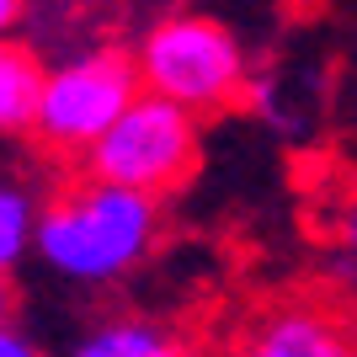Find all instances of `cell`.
<instances>
[{"label": "cell", "mask_w": 357, "mask_h": 357, "mask_svg": "<svg viewBox=\"0 0 357 357\" xmlns=\"http://www.w3.org/2000/svg\"><path fill=\"white\" fill-rule=\"evenodd\" d=\"M22 16H27V0H0V43H6V38H16Z\"/></svg>", "instance_id": "11"}, {"label": "cell", "mask_w": 357, "mask_h": 357, "mask_svg": "<svg viewBox=\"0 0 357 357\" xmlns=\"http://www.w3.org/2000/svg\"><path fill=\"white\" fill-rule=\"evenodd\" d=\"M197 149H203L197 112L165 102L155 91H139L134 102L112 118V128L86 149V171L102 181H118V187L160 197L192 176Z\"/></svg>", "instance_id": "3"}, {"label": "cell", "mask_w": 357, "mask_h": 357, "mask_svg": "<svg viewBox=\"0 0 357 357\" xmlns=\"http://www.w3.org/2000/svg\"><path fill=\"white\" fill-rule=\"evenodd\" d=\"M139 91H144V80H139L134 54H123V48L75 54L70 64L48 70L32 134L43 139V144L64 149V155H86Z\"/></svg>", "instance_id": "4"}, {"label": "cell", "mask_w": 357, "mask_h": 357, "mask_svg": "<svg viewBox=\"0 0 357 357\" xmlns=\"http://www.w3.org/2000/svg\"><path fill=\"white\" fill-rule=\"evenodd\" d=\"M16 314V288H11V278L0 272V320H11Z\"/></svg>", "instance_id": "12"}, {"label": "cell", "mask_w": 357, "mask_h": 357, "mask_svg": "<svg viewBox=\"0 0 357 357\" xmlns=\"http://www.w3.org/2000/svg\"><path fill=\"white\" fill-rule=\"evenodd\" d=\"M240 357H357V347L336 320H326V314L283 310L240 347Z\"/></svg>", "instance_id": "5"}, {"label": "cell", "mask_w": 357, "mask_h": 357, "mask_svg": "<svg viewBox=\"0 0 357 357\" xmlns=\"http://www.w3.org/2000/svg\"><path fill=\"white\" fill-rule=\"evenodd\" d=\"M165 336L144 320H112V326L91 331L86 342L75 347V357H149Z\"/></svg>", "instance_id": "8"}, {"label": "cell", "mask_w": 357, "mask_h": 357, "mask_svg": "<svg viewBox=\"0 0 357 357\" xmlns=\"http://www.w3.org/2000/svg\"><path fill=\"white\" fill-rule=\"evenodd\" d=\"M43 59L22 48L16 38L0 43V134H27L38 123V102H43Z\"/></svg>", "instance_id": "6"}, {"label": "cell", "mask_w": 357, "mask_h": 357, "mask_svg": "<svg viewBox=\"0 0 357 357\" xmlns=\"http://www.w3.org/2000/svg\"><path fill=\"white\" fill-rule=\"evenodd\" d=\"M149 357H192V352H181V347H171V342H160V347H155V352H149Z\"/></svg>", "instance_id": "14"}, {"label": "cell", "mask_w": 357, "mask_h": 357, "mask_svg": "<svg viewBox=\"0 0 357 357\" xmlns=\"http://www.w3.org/2000/svg\"><path fill=\"white\" fill-rule=\"evenodd\" d=\"M32 229H38V208L32 197L11 181H0V272H11L32 245Z\"/></svg>", "instance_id": "7"}, {"label": "cell", "mask_w": 357, "mask_h": 357, "mask_svg": "<svg viewBox=\"0 0 357 357\" xmlns=\"http://www.w3.org/2000/svg\"><path fill=\"white\" fill-rule=\"evenodd\" d=\"M160 235V208L149 192L118 187V181L86 176L80 187H64L32 229V251L59 278L75 283H112L134 272Z\"/></svg>", "instance_id": "1"}, {"label": "cell", "mask_w": 357, "mask_h": 357, "mask_svg": "<svg viewBox=\"0 0 357 357\" xmlns=\"http://www.w3.org/2000/svg\"><path fill=\"white\" fill-rule=\"evenodd\" d=\"M134 64H139L144 91L187 107V112L229 107L245 86V75H251L240 38L219 16H203V11H176L165 22H155L139 43Z\"/></svg>", "instance_id": "2"}, {"label": "cell", "mask_w": 357, "mask_h": 357, "mask_svg": "<svg viewBox=\"0 0 357 357\" xmlns=\"http://www.w3.org/2000/svg\"><path fill=\"white\" fill-rule=\"evenodd\" d=\"M0 357H43V352H38V347H32L11 320H0Z\"/></svg>", "instance_id": "10"}, {"label": "cell", "mask_w": 357, "mask_h": 357, "mask_svg": "<svg viewBox=\"0 0 357 357\" xmlns=\"http://www.w3.org/2000/svg\"><path fill=\"white\" fill-rule=\"evenodd\" d=\"M240 102L251 107V112H261V118L283 123V107H278V80H272V75H245V86H240Z\"/></svg>", "instance_id": "9"}, {"label": "cell", "mask_w": 357, "mask_h": 357, "mask_svg": "<svg viewBox=\"0 0 357 357\" xmlns=\"http://www.w3.org/2000/svg\"><path fill=\"white\" fill-rule=\"evenodd\" d=\"M342 235H347V245H352V251H357V203H352V208H347V219H342Z\"/></svg>", "instance_id": "13"}]
</instances>
